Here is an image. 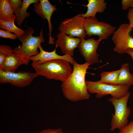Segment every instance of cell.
<instances>
[{"label":"cell","mask_w":133,"mask_h":133,"mask_svg":"<svg viewBox=\"0 0 133 133\" xmlns=\"http://www.w3.org/2000/svg\"><path fill=\"white\" fill-rule=\"evenodd\" d=\"M102 40L99 38L96 40L92 38L86 40L81 39L78 47L86 62L90 65L98 62L99 54L97 53V49Z\"/></svg>","instance_id":"obj_10"},{"label":"cell","mask_w":133,"mask_h":133,"mask_svg":"<svg viewBox=\"0 0 133 133\" xmlns=\"http://www.w3.org/2000/svg\"><path fill=\"white\" fill-rule=\"evenodd\" d=\"M125 53H126L130 55L132 59L133 60V49L130 48L128 49Z\"/></svg>","instance_id":"obj_28"},{"label":"cell","mask_w":133,"mask_h":133,"mask_svg":"<svg viewBox=\"0 0 133 133\" xmlns=\"http://www.w3.org/2000/svg\"><path fill=\"white\" fill-rule=\"evenodd\" d=\"M9 0H0V20L15 22L16 17Z\"/></svg>","instance_id":"obj_17"},{"label":"cell","mask_w":133,"mask_h":133,"mask_svg":"<svg viewBox=\"0 0 133 133\" xmlns=\"http://www.w3.org/2000/svg\"><path fill=\"white\" fill-rule=\"evenodd\" d=\"M39 133H63V132L61 128L55 129L48 128L42 130Z\"/></svg>","instance_id":"obj_26"},{"label":"cell","mask_w":133,"mask_h":133,"mask_svg":"<svg viewBox=\"0 0 133 133\" xmlns=\"http://www.w3.org/2000/svg\"><path fill=\"white\" fill-rule=\"evenodd\" d=\"M0 36L12 40H14L18 38L15 34L1 29H0Z\"/></svg>","instance_id":"obj_22"},{"label":"cell","mask_w":133,"mask_h":133,"mask_svg":"<svg viewBox=\"0 0 133 133\" xmlns=\"http://www.w3.org/2000/svg\"><path fill=\"white\" fill-rule=\"evenodd\" d=\"M120 71V69L111 71H103L100 73L101 79L99 82L115 85Z\"/></svg>","instance_id":"obj_19"},{"label":"cell","mask_w":133,"mask_h":133,"mask_svg":"<svg viewBox=\"0 0 133 133\" xmlns=\"http://www.w3.org/2000/svg\"><path fill=\"white\" fill-rule=\"evenodd\" d=\"M57 48L51 52L46 51L42 47L41 45L38 47L40 51L39 54L33 56L30 58V60L33 62H36L38 64H41L50 60L56 59H63L68 61L73 65L75 60L74 58L69 55H60L56 52Z\"/></svg>","instance_id":"obj_13"},{"label":"cell","mask_w":133,"mask_h":133,"mask_svg":"<svg viewBox=\"0 0 133 133\" xmlns=\"http://www.w3.org/2000/svg\"><path fill=\"white\" fill-rule=\"evenodd\" d=\"M90 65L86 62L79 64L75 60L72 73L61 85L63 94L68 100L76 102L89 99L90 94L87 89L85 77Z\"/></svg>","instance_id":"obj_1"},{"label":"cell","mask_w":133,"mask_h":133,"mask_svg":"<svg viewBox=\"0 0 133 133\" xmlns=\"http://www.w3.org/2000/svg\"><path fill=\"white\" fill-rule=\"evenodd\" d=\"M85 82L88 92L96 94V97L98 99L108 95H110L116 99H120L127 94L130 87L110 85L100 83L98 81L86 80Z\"/></svg>","instance_id":"obj_5"},{"label":"cell","mask_w":133,"mask_h":133,"mask_svg":"<svg viewBox=\"0 0 133 133\" xmlns=\"http://www.w3.org/2000/svg\"><path fill=\"white\" fill-rule=\"evenodd\" d=\"M87 5H82L87 8L86 12L81 14L82 16L86 18L87 17H96L97 13H102L107 8V3L105 0H88Z\"/></svg>","instance_id":"obj_15"},{"label":"cell","mask_w":133,"mask_h":133,"mask_svg":"<svg viewBox=\"0 0 133 133\" xmlns=\"http://www.w3.org/2000/svg\"><path fill=\"white\" fill-rule=\"evenodd\" d=\"M42 28L38 36L33 35L34 30L32 28L26 29L24 34L18 38L21 42L22 45L14 48L13 50L22 59L25 65H28L31 57L38 55L39 52L38 49L41 43L45 42Z\"/></svg>","instance_id":"obj_3"},{"label":"cell","mask_w":133,"mask_h":133,"mask_svg":"<svg viewBox=\"0 0 133 133\" xmlns=\"http://www.w3.org/2000/svg\"><path fill=\"white\" fill-rule=\"evenodd\" d=\"M130 95V92L129 91L125 96L120 99L112 97L108 99L111 103L115 110L114 114H112L111 131L116 129L120 130L128 124V118L130 115L131 109L127 106V104Z\"/></svg>","instance_id":"obj_4"},{"label":"cell","mask_w":133,"mask_h":133,"mask_svg":"<svg viewBox=\"0 0 133 133\" xmlns=\"http://www.w3.org/2000/svg\"><path fill=\"white\" fill-rule=\"evenodd\" d=\"M70 63L63 59H56L41 64L33 62L32 65L38 76L41 75L49 79L59 80L63 82L72 72Z\"/></svg>","instance_id":"obj_2"},{"label":"cell","mask_w":133,"mask_h":133,"mask_svg":"<svg viewBox=\"0 0 133 133\" xmlns=\"http://www.w3.org/2000/svg\"><path fill=\"white\" fill-rule=\"evenodd\" d=\"M85 19L81 14H79L61 22L58 29L60 32L70 37H76L81 39H84L87 35L84 27Z\"/></svg>","instance_id":"obj_6"},{"label":"cell","mask_w":133,"mask_h":133,"mask_svg":"<svg viewBox=\"0 0 133 133\" xmlns=\"http://www.w3.org/2000/svg\"><path fill=\"white\" fill-rule=\"evenodd\" d=\"M13 52L12 48L9 46L1 44L0 46V66L2 65L6 56Z\"/></svg>","instance_id":"obj_21"},{"label":"cell","mask_w":133,"mask_h":133,"mask_svg":"<svg viewBox=\"0 0 133 133\" xmlns=\"http://www.w3.org/2000/svg\"><path fill=\"white\" fill-rule=\"evenodd\" d=\"M57 39L55 41V47H59L61 51L64 55H67L72 57L75 48L78 47L81 39L78 37H70L62 33H58L57 35Z\"/></svg>","instance_id":"obj_12"},{"label":"cell","mask_w":133,"mask_h":133,"mask_svg":"<svg viewBox=\"0 0 133 133\" xmlns=\"http://www.w3.org/2000/svg\"><path fill=\"white\" fill-rule=\"evenodd\" d=\"M38 0H23L20 8L14 12L16 17V23L19 26H21L24 20L30 16V13L27 11V9L32 4L38 2Z\"/></svg>","instance_id":"obj_18"},{"label":"cell","mask_w":133,"mask_h":133,"mask_svg":"<svg viewBox=\"0 0 133 133\" xmlns=\"http://www.w3.org/2000/svg\"><path fill=\"white\" fill-rule=\"evenodd\" d=\"M132 30L129 24L123 23L114 32L112 39L115 45V52L122 54L128 49H133V37L131 35Z\"/></svg>","instance_id":"obj_7"},{"label":"cell","mask_w":133,"mask_h":133,"mask_svg":"<svg viewBox=\"0 0 133 133\" xmlns=\"http://www.w3.org/2000/svg\"><path fill=\"white\" fill-rule=\"evenodd\" d=\"M33 4L36 13L44 19H46L48 21L49 30V45L53 44L54 39L51 35L53 26L51 19L53 13L57 9L56 5H52L48 0H40Z\"/></svg>","instance_id":"obj_11"},{"label":"cell","mask_w":133,"mask_h":133,"mask_svg":"<svg viewBox=\"0 0 133 133\" xmlns=\"http://www.w3.org/2000/svg\"><path fill=\"white\" fill-rule=\"evenodd\" d=\"M129 64L121 65L120 71L115 85L122 86L133 85V75L129 71Z\"/></svg>","instance_id":"obj_16"},{"label":"cell","mask_w":133,"mask_h":133,"mask_svg":"<svg viewBox=\"0 0 133 133\" xmlns=\"http://www.w3.org/2000/svg\"><path fill=\"white\" fill-rule=\"evenodd\" d=\"M121 3L122 9L125 10L130 8H133V0H122Z\"/></svg>","instance_id":"obj_24"},{"label":"cell","mask_w":133,"mask_h":133,"mask_svg":"<svg viewBox=\"0 0 133 133\" xmlns=\"http://www.w3.org/2000/svg\"><path fill=\"white\" fill-rule=\"evenodd\" d=\"M38 76L36 73L24 71L12 72L0 69V83H9L15 86L23 87L30 84Z\"/></svg>","instance_id":"obj_9"},{"label":"cell","mask_w":133,"mask_h":133,"mask_svg":"<svg viewBox=\"0 0 133 133\" xmlns=\"http://www.w3.org/2000/svg\"><path fill=\"white\" fill-rule=\"evenodd\" d=\"M84 27L88 37L97 35L99 38L102 40L107 39L116 29L115 26L102 21H99L96 17H92L85 18Z\"/></svg>","instance_id":"obj_8"},{"label":"cell","mask_w":133,"mask_h":133,"mask_svg":"<svg viewBox=\"0 0 133 133\" xmlns=\"http://www.w3.org/2000/svg\"><path fill=\"white\" fill-rule=\"evenodd\" d=\"M127 17L129 21V27L133 31V8H130L127 14Z\"/></svg>","instance_id":"obj_27"},{"label":"cell","mask_w":133,"mask_h":133,"mask_svg":"<svg viewBox=\"0 0 133 133\" xmlns=\"http://www.w3.org/2000/svg\"><path fill=\"white\" fill-rule=\"evenodd\" d=\"M9 1L14 12L20 8L23 2L20 0H9Z\"/></svg>","instance_id":"obj_25"},{"label":"cell","mask_w":133,"mask_h":133,"mask_svg":"<svg viewBox=\"0 0 133 133\" xmlns=\"http://www.w3.org/2000/svg\"><path fill=\"white\" fill-rule=\"evenodd\" d=\"M14 22L0 20V28L10 32L14 33L18 38H19L24 34V31L16 26Z\"/></svg>","instance_id":"obj_20"},{"label":"cell","mask_w":133,"mask_h":133,"mask_svg":"<svg viewBox=\"0 0 133 133\" xmlns=\"http://www.w3.org/2000/svg\"><path fill=\"white\" fill-rule=\"evenodd\" d=\"M22 64H25L22 59L18 54L13 52L5 57L0 69L6 71L16 72V70Z\"/></svg>","instance_id":"obj_14"},{"label":"cell","mask_w":133,"mask_h":133,"mask_svg":"<svg viewBox=\"0 0 133 133\" xmlns=\"http://www.w3.org/2000/svg\"><path fill=\"white\" fill-rule=\"evenodd\" d=\"M118 133H133V120L121 129Z\"/></svg>","instance_id":"obj_23"}]
</instances>
